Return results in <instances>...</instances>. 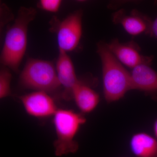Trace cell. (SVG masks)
Wrapping results in <instances>:
<instances>
[{
    "instance_id": "cell-6",
    "label": "cell",
    "mask_w": 157,
    "mask_h": 157,
    "mask_svg": "<svg viewBox=\"0 0 157 157\" xmlns=\"http://www.w3.org/2000/svg\"><path fill=\"white\" fill-rule=\"evenodd\" d=\"M19 99L26 112L33 117L53 116L58 109L53 98L45 92L34 91L20 96Z\"/></svg>"
},
{
    "instance_id": "cell-11",
    "label": "cell",
    "mask_w": 157,
    "mask_h": 157,
    "mask_svg": "<svg viewBox=\"0 0 157 157\" xmlns=\"http://www.w3.org/2000/svg\"><path fill=\"white\" fill-rule=\"evenodd\" d=\"M72 99L81 113H90L95 109L100 102V96L88 82L79 79L72 91Z\"/></svg>"
},
{
    "instance_id": "cell-4",
    "label": "cell",
    "mask_w": 157,
    "mask_h": 157,
    "mask_svg": "<svg viewBox=\"0 0 157 157\" xmlns=\"http://www.w3.org/2000/svg\"><path fill=\"white\" fill-rule=\"evenodd\" d=\"M19 82L25 88L48 94L61 86L56 66L51 62L39 59L28 60L21 73Z\"/></svg>"
},
{
    "instance_id": "cell-15",
    "label": "cell",
    "mask_w": 157,
    "mask_h": 157,
    "mask_svg": "<svg viewBox=\"0 0 157 157\" xmlns=\"http://www.w3.org/2000/svg\"><path fill=\"white\" fill-rule=\"evenodd\" d=\"M150 35L157 39V17L152 23Z\"/></svg>"
},
{
    "instance_id": "cell-8",
    "label": "cell",
    "mask_w": 157,
    "mask_h": 157,
    "mask_svg": "<svg viewBox=\"0 0 157 157\" xmlns=\"http://www.w3.org/2000/svg\"><path fill=\"white\" fill-rule=\"evenodd\" d=\"M113 22L122 25L127 33L133 36L145 33L150 35L152 23L149 17L136 10L127 14L124 10L115 12L113 16Z\"/></svg>"
},
{
    "instance_id": "cell-3",
    "label": "cell",
    "mask_w": 157,
    "mask_h": 157,
    "mask_svg": "<svg viewBox=\"0 0 157 157\" xmlns=\"http://www.w3.org/2000/svg\"><path fill=\"white\" fill-rule=\"evenodd\" d=\"M86 121L82 113L71 109H58L53 119L56 135V139L54 143L56 156L77 152L79 145L75 138L82 126Z\"/></svg>"
},
{
    "instance_id": "cell-1",
    "label": "cell",
    "mask_w": 157,
    "mask_h": 157,
    "mask_svg": "<svg viewBox=\"0 0 157 157\" xmlns=\"http://www.w3.org/2000/svg\"><path fill=\"white\" fill-rule=\"evenodd\" d=\"M36 9L22 7L6 32L1 55L3 67L17 72L26 51L30 23L36 15Z\"/></svg>"
},
{
    "instance_id": "cell-16",
    "label": "cell",
    "mask_w": 157,
    "mask_h": 157,
    "mask_svg": "<svg viewBox=\"0 0 157 157\" xmlns=\"http://www.w3.org/2000/svg\"><path fill=\"white\" fill-rule=\"evenodd\" d=\"M153 132L155 137L157 139V119L156 120L153 125Z\"/></svg>"
},
{
    "instance_id": "cell-2",
    "label": "cell",
    "mask_w": 157,
    "mask_h": 157,
    "mask_svg": "<svg viewBox=\"0 0 157 157\" xmlns=\"http://www.w3.org/2000/svg\"><path fill=\"white\" fill-rule=\"evenodd\" d=\"M97 52L102 65L103 89L105 100L108 103L119 101L127 92L132 90L131 73L109 50L107 44L100 42Z\"/></svg>"
},
{
    "instance_id": "cell-5",
    "label": "cell",
    "mask_w": 157,
    "mask_h": 157,
    "mask_svg": "<svg viewBox=\"0 0 157 157\" xmlns=\"http://www.w3.org/2000/svg\"><path fill=\"white\" fill-rule=\"evenodd\" d=\"M82 17L79 10L61 20L56 17L51 19L50 30L56 34L59 50L68 53L77 48L82 35Z\"/></svg>"
},
{
    "instance_id": "cell-9",
    "label": "cell",
    "mask_w": 157,
    "mask_h": 157,
    "mask_svg": "<svg viewBox=\"0 0 157 157\" xmlns=\"http://www.w3.org/2000/svg\"><path fill=\"white\" fill-rule=\"evenodd\" d=\"M56 68L61 86L63 88V97L67 100L72 99V91L79 79L76 76L75 68L68 53L59 50Z\"/></svg>"
},
{
    "instance_id": "cell-14",
    "label": "cell",
    "mask_w": 157,
    "mask_h": 157,
    "mask_svg": "<svg viewBox=\"0 0 157 157\" xmlns=\"http://www.w3.org/2000/svg\"><path fill=\"white\" fill-rule=\"evenodd\" d=\"M62 3L61 0H41L38 5L39 8L44 11L56 13L59 10Z\"/></svg>"
},
{
    "instance_id": "cell-12",
    "label": "cell",
    "mask_w": 157,
    "mask_h": 157,
    "mask_svg": "<svg viewBox=\"0 0 157 157\" xmlns=\"http://www.w3.org/2000/svg\"><path fill=\"white\" fill-rule=\"evenodd\" d=\"M129 145L135 157H157V139L146 132L132 135Z\"/></svg>"
},
{
    "instance_id": "cell-10",
    "label": "cell",
    "mask_w": 157,
    "mask_h": 157,
    "mask_svg": "<svg viewBox=\"0 0 157 157\" xmlns=\"http://www.w3.org/2000/svg\"><path fill=\"white\" fill-rule=\"evenodd\" d=\"M131 73L132 90H137L156 99L157 72L147 64H141L133 68Z\"/></svg>"
},
{
    "instance_id": "cell-7",
    "label": "cell",
    "mask_w": 157,
    "mask_h": 157,
    "mask_svg": "<svg viewBox=\"0 0 157 157\" xmlns=\"http://www.w3.org/2000/svg\"><path fill=\"white\" fill-rule=\"evenodd\" d=\"M107 47L116 58L124 64L132 69L141 64H150L152 57L144 56L140 53L138 46L132 42L121 43L117 39H114Z\"/></svg>"
},
{
    "instance_id": "cell-13",
    "label": "cell",
    "mask_w": 157,
    "mask_h": 157,
    "mask_svg": "<svg viewBox=\"0 0 157 157\" xmlns=\"http://www.w3.org/2000/svg\"><path fill=\"white\" fill-rule=\"evenodd\" d=\"M12 75L10 69L3 67L0 71V98L9 97L11 94V83Z\"/></svg>"
}]
</instances>
